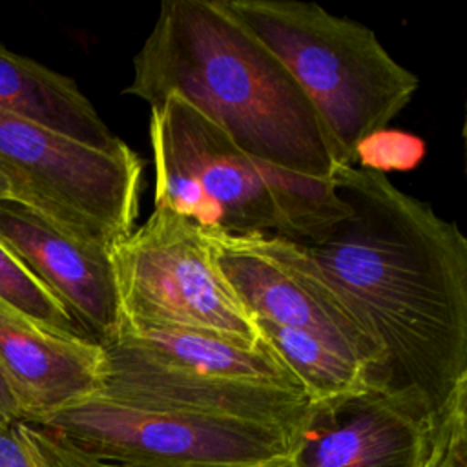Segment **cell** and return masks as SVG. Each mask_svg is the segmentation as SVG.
Returning <instances> with one entry per match:
<instances>
[{"instance_id": "obj_1", "label": "cell", "mask_w": 467, "mask_h": 467, "mask_svg": "<svg viewBox=\"0 0 467 467\" xmlns=\"http://www.w3.org/2000/svg\"><path fill=\"white\" fill-rule=\"evenodd\" d=\"M350 213L301 243L381 348L370 387L436 416L467 381V239L385 173L339 166Z\"/></svg>"}, {"instance_id": "obj_2", "label": "cell", "mask_w": 467, "mask_h": 467, "mask_svg": "<svg viewBox=\"0 0 467 467\" xmlns=\"http://www.w3.org/2000/svg\"><path fill=\"white\" fill-rule=\"evenodd\" d=\"M148 106L177 95L244 153L314 179H332L337 148L279 58L219 0H164L124 88Z\"/></svg>"}, {"instance_id": "obj_3", "label": "cell", "mask_w": 467, "mask_h": 467, "mask_svg": "<svg viewBox=\"0 0 467 467\" xmlns=\"http://www.w3.org/2000/svg\"><path fill=\"white\" fill-rule=\"evenodd\" d=\"M153 206L206 232L321 239L350 213L332 179L266 164L177 95L150 108Z\"/></svg>"}, {"instance_id": "obj_4", "label": "cell", "mask_w": 467, "mask_h": 467, "mask_svg": "<svg viewBox=\"0 0 467 467\" xmlns=\"http://www.w3.org/2000/svg\"><path fill=\"white\" fill-rule=\"evenodd\" d=\"M265 44L303 89L327 126L341 166L412 100L420 80L356 20L299 0H219Z\"/></svg>"}, {"instance_id": "obj_5", "label": "cell", "mask_w": 467, "mask_h": 467, "mask_svg": "<svg viewBox=\"0 0 467 467\" xmlns=\"http://www.w3.org/2000/svg\"><path fill=\"white\" fill-rule=\"evenodd\" d=\"M99 396L146 407L224 416L294 431L310 400L263 343L164 328H122L100 343Z\"/></svg>"}, {"instance_id": "obj_6", "label": "cell", "mask_w": 467, "mask_h": 467, "mask_svg": "<svg viewBox=\"0 0 467 467\" xmlns=\"http://www.w3.org/2000/svg\"><path fill=\"white\" fill-rule=\"evenodd\" d=\"M120 328H164L259 345L257 321L221 274L202 230L166 208L109 252ZM117 336V334H115Z\"/></svg>"}, {"instance_id": "obj_7", "label": "cell", "mask_w": 467, "mask_h": 467, "mask_svg": "<svg viewBox=\"0 0 467 467\" xmlns=\"http://www.w3.org/2000/svg\"><path fill=\"white\" fill-rule=\"evenodd\" d=\"M0 170L16 199L71 235L111 250L139 217L142 161L104 151L0 109Z\"/></svg>"}, {"instance_id": "obj_8", "label": "cell", "mask_w": 467, "mask_h": 467, "mask_svg": "<svg viewBox=\"0 0 467 467\" xmlns=\"http://www.w3.org/2000/svg\"><path fill=\"white\" fill-rule=\"evenodd\" d=\"M36 423L58 431L95 462L111 467H288L294 432L257 421L131 405L99 394Z\"/></svg>"}, {"instance_id": "obj_9", "label": "cell", "mask_w": 467, "mask_h": 467, "mask_svg": "<svg viewBox=\"0 0 467 467\" xmlns=\"http://www.w3.org/2000/svg\"><path fill=\"white\" fill-rule=\"evenodd\" d=\"M212 255L255 321L308 332L368 374L381 367V348L345 297L301 243L274 235L206 232Z\"/></svg>"}, {"instance_id": "obj_10", "label": "cell", "mask_w": 467, "mask_h": 467, "mask_svg": "<svg viewBox=\"0 0 467 467\" xmlns=\"http://www.w3.org/2000/svg\"><path fill=\"white\" fill-rule=\"evenodd\" d=\"M434 418L378 387L312 401L292 432L288 467H421Z\"/></svg>"}, {"instance_id": "obj_11", "label": "cell", "mask_w": 467, "mask_h": 467, "mask_svg": "<svg viewBox=\"0 0 467 467\" xmlns=\"http://www.w3.org/2000/svg\"><path fill=\"white\" fill-rule=\"evenodd\" d=\"M0 244L62 303L91 339L104 343L115 337L120 305L108 250L71 235L11 197L0 199Z\"/></svg>"}, {"instance_id": "obj_12", "label": "cell", "mask_w": 467, "mask_h": 467, "mask_svg": "<svg viewBox=\"0 0 467 467\" xmlns=\"http://www.w3.org/2000/svg\"><path fill=\"white\" fill-rule=\"evenodd\" d=\"M0 368L26 420L36 421L100 390L104 348L93 339L53 332L0 301Z\"/></svg>"}, {"instance_id": "obj_13", "label": "cell", "mask_w": 467, "mask_h": 467, "mask_svg": "<svg viewBox=\"0 0 467 467\" xmlns=\"http://www.w3.org/2000/svg\"><path fill=\"white\" fill-rule=\"evenodd\" d=\"M0 109L86 146L119 151L128 144L97 113L77 82L0 42Z\"/></svg>"}, {"instance_id": "obj_14", "label": "cell", "mask_w": 467, "mask_h": 467, "mask_svg": "<svg viewBox=\"0 0 467 467\" xmlns=\"http://www.w3.org/2000/svg\"><path fill=\"white\" fill-rule=\"evenodd\" d=\"M257 327L263 343L299 381L310 403L368 387L367 370L319 337L266 321H257Z\"/></svg>"}, {"instance_id": "obj_15", "label": "cell", "mask_w": 467, "mask_h": 467, "mask_svg": "<svg viewBox=\"0 0 467 467\" xmlns=\"http://www.w3.org/2000/svg\"><path fill=\"white\" fill-rule=\"evenodd\" d=\"M0 467H97V462L58 431L18 420L0 425Z\"/></svg>"}, {"instance_id": "obj_16", "label": "cell", "mask_w": 467, "mask_h": 467, "mask_svg": "<svg viewBox=\"0 0 467 467\" xmlns=\"http://www.w3.org/2000/svg\"><path fill=\"white\" fill-rule=\"evenodd\" d=\"M0 301L31 321L66 336L91 339L62 303L0 244ZM95 341V339H93Z\"/></svg>"}, {"instance_id": "obj_17", "label": "cell", "mask_w": 467, "mask_h": 467, "mask_svg": "<svg viewBox=\"0 0 467 467\" xmlns=\"http://www.w3.org/2000/svg\"><path fill=\"white\" fill-rule=\"evenodd\" d=\"M421 467H467V381L460 383L434 416Z\"/></svg>"}, {"instance_id": "obj_18", "label": "cell", "mask_w": 467, "mask_h": 467, "mask_svg": "<svg viewBox=\"0 0 467 467\" xmlns=\"http://www.w3.org/2000/svg\"><path fill=\"white\" fill-rule=\"evenodd\" d=\"M425 157V142L400 130H381L365 139L356 150V166L385 173L412 170Z\"/></svg>"}, {"instance_id": "obj_19", "label": "cell", "mask_w": 467, "mask_h": 467, "mask_svg": "<svg viewBox=\"0 0 467 467\" xmlns=\"http://www.w3.org/2000/svg\"><path fill=\"white\" fill-rule=\"evenodd\" d=\"M18 420H26L24 405L15 387L0 368V425H7Z\"/></svg>"}, {"instance_id": "obj_20", "label": "cell", "mask_w": 467, "mask_h": 467, "mask_svg": "<svg viewBox=\"0 0 467 467\" xmlns=\"http://www.w3.org/2000/svg\"><path fill=\"white\" fill-rule=\"evenodd\" d=\"M4 197H11V186H9L5 173L0 170V199H4Z\"/></svg>"}, {"instance_id": "obj_21", "label": "cell", "mask_w": 467, "mask_h": 467, "mask_svg": "<svg viewBox=\"0 0 467 467\" xmlns=\"http://www.w3.org/2000/svg\"><path fill=\"white\" fill-rule=\"evenodd\" d=\"M97 467H111V465H106V463H99V462H97Z\"/></svg>"}]
</instances>
